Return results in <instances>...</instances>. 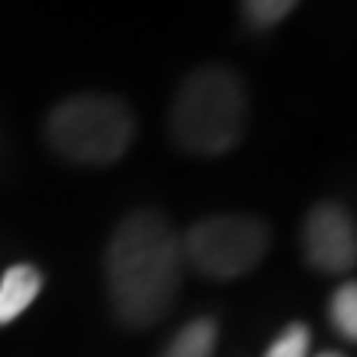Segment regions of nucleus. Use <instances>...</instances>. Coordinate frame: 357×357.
Listing matches in <instances>:
<instances>
[{
  "label": "nucleus",
  "instance_id": "6e6552de",
  "mask_svg": "<svg viewBox=\"0 0 357 357\" xmlns=\"http://www.w3.org/2000/svg\"><path fill=\"white\" fill-rule=\"evenodd\" d=\"M331 321H333V328L340 331V337H345L349 342L357 340V286L354 283H345L333 292Z\"/></svg>",
  "mask_w": 357,
  "mask_h": 357
},
{
  "label": "nucleus",
  "instance_id": "1a4fd4ad",
  "mask_svg": "<svg viewBox=\"0 0 357 357\" xmlns=\"http://www.w3.org/2000/svg\"><path fill=\"white\" fill-rule=\"evenodd\" d=\"M298 6V0H241V13L253 27L268 30L292 13Z\"/></svg>",
  "mask_w": 357,
  "mask_h": 357
},
{
  "label": "nucleus",
  "instance_id": "9b49d317",
  "mask_svg": "<svg viewBox=\"0 0 357 357\" xmlns=\"http://www.w3.org/2000/svg\"><path fill=\"white\" fill-rule=\"evenodd\" d=\"M319 357H342V354H337V351H325V354H319Z\"/></svg>",
  "mask_w": 357,
  "mask_h": 357
},
{
  "label": "nucleus",
  "instance_id": "f257e3e1",
  "mask_svg": "<svg viewBox=\"0 0 357 357\" xmlns=\"http://www.w3.org/2000/svg\"><path fill=\"white\" fill-rule=\"evenodd\" d=\"M182 238L158 211L140 208L107 241L105 274L116 319L128 328H149L167 316L182 286Z\"/></svg>",
  "mask_w": 357,
  "mask_h": 357
},
{
  "label": "nucleus",
  "instance_id": "20e7f679",
  "mask_svg": "<svg viewBox=\"0 0 357 357\" xmlns=\"http://www.w3.org/2000/svg\"><path fill=\"white\" fill-rule=\"evenodd\" d=\"M271 248V229L250 215H215L197 220L182 238V256L211 280L250 274Z\"/></svg>",
  "mask_w": 357,
  "mask_h": 357
},
{
  "label": "nucleus",
  "instance_id": "0eeeda50",
  "mask_svg": "<svg viewBox=\"0 0 357 357\" xmlns=\"http://www.w3.org/2000/svg\"><path fill=\"white\" fill-rule=\"evenodd\" d=\"M215 345H218L215 319H194L173 337L164 357H211Z\"/></svg>",
  "mask_w": 357,
  "mask_h": 357
},
{
  "label": "nucleus",
  "instance_id": "39448f33",
  "mask_svg": "<svg viewBox=\"0 0 357 357\" xmlns=\"http://www.w3.org/2000/svg\"><path fill=\"white\" fill-rule=\"evenodd\" d=\"M304 256L316 271L345 274L357 262V232L351 215L337 203H319L304 220Z\"/></svg>",
  "mask_w": 357,
  "mask_h": 357
},
{
  "label": "nucleus",
  "instance_id": "f03ea898",
  "mask_svg": "<svg viewBox=\"0 0 357 357\" xmlns=\"http://www.w3.org/2000/svg\"><path fill=\"white\" fill-rule=\"evenodd\" d=\"M248 126V93L227 66H203L178 86L170 107L173 140L191 155H227Z\"/></svg>",
  "mask_w": 357,
  "mask_h": 357
},
{
  "label": "nucleus",
  "instance_id": "7ed1b4c3",
  "mask_svg": "<svg viewBox=\"0 0 357 357\" xmlns=\"http://www.w3.org/2000/svg\"><path fill=\"white\" fill-rule=\"evenodd\" d=\"M45 137L66 161L107 167L116 164L134 143V116L119 98L75 96L51 110Z\"/></svg>",
  "mask_w": 357,
  "mask_h": 357
},
{
  "label": "nucleus",
  "instance_id": "423d86ee",
  "mask_svg": "<svg viewBox=\"0 0 357 357\" xmlns=\"http://www.w3.org/2000/svg\"><path fill=\"white\" fill-rule=\"evenodd\" d=\"M42 292V271L33 265H13L0 277V328L13 325Z\"/></svg>",
  "mask_w": 357,
  "mask_h": 357
},
{
  "label": "nucleus",
  "instance_id": "9d476101",
  "mask_svg": "<svg viewBox=\"0 0 357 357\" xmlns=\"http://www.w3.org/2000/svg\"><path fill=\"white\" fill-rule=\"evenodd\" d=\"M310 351V328L304 321H292L280 337L268 345L265 357H307Z\"/></svg>",
  "mask_w": 357,
  "mask_h": 357
}]
</instances>
